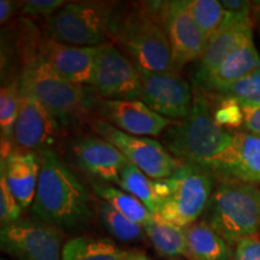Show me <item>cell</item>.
<instances>
[{"instance_id":"8992f818","label":"cell","mask_w":260,"mask_h":260,"mask_svg":"<svg viewBox=\"0 0 260 260\" xmlns=\"http://www.w3.org/2000/svg\"><path fill=\"white\" fill-rule=\"evenodd\" d=\"M115 14L112 3H68L46 19L47 39L76 47L103 46L111 34Z\"/></svg>"},{"instance_id":"cb8c5ba5","label":"cell","mask_w":260,"mask_h":260,"mask_svg":"<svg viewBox=\"0 0 260 260\" xmlns=\"http://www.w3.org/2000/svg\"><path fill=\"white\" fill-rule=\"evenodd\" d=\"M144 230L157 252L167 258L187 255L186 228L165 222L155 216Z\"/></svg>"},{"instance_id":"ffe728a7","label":"cell","mask_w":260,"mask_h":260,"mask_svg":"<svg viewBox=\"0 0 260 260\" xmlns=\"http://www.w3.org/2000/svg\"><path fill=\"white\" fill-rule=\"evenodd\" d=\"M259 69L260 54L253 41H249L229 54L210 74L194 81V84L203 92L217 94Z\"/></svg>"},{"instance_id":"8d00e7d4","label":"cell","mask_w":260,"mask_h":260,"mask_svg":"<svg viewBox=\"0 0 260 260\" xmlns=\"http://www.w3.org/2000/svg\"><path fill=\"white\" fill-rule=\"evenodd\" d=\"M15 5V3L10 2V0H2L0 2V23H2V25L8 23L9 19L14 15Z\"/></svg>"},{"instance_id":"d6a6232c","label":"cell","mask_w":260,"mask_h":260,"mask_svg":"<svg viewBox=\"0 0 260 260\" xmlns=\"http://www.w3.org/2000/svg\"><path fill=\"white\" fill-rule=\"evenodd\" d=\"M65 4L63 0H30L21 3V11L23 15L46 16L48 18Z\"/></svg>"},{"instance_id":"83f0119b","label":"cell","mask_w":260,"mask_h":260,"mask_svg":"<svg viewBox=\"0 0 260 260\" xmlns=\"http://www.w3.org/2000/svg\"><path fill=\"white\" fill-rule=\"evenodd\" d=\"M99 217L104 226L111 235L124 242L140 241L144 239V228L126 218L116 211L106 201L100 200L98 203Z\"/></svg>"},{"instance_id":"f546056e","label":"cell","mask_w":260,"mask_h":260,"mask_svg":"<svg viewBox=\"0 0 260 260\" xmlns=\"http://www.w3.org/2000/svg\"><path fill=\"white\" fill-rule=\"evenodd\" d=\"M216 96L232 98L240 105H260V69L226 87Z\"/></svg>"},{"instance_id":"1f68e13d","label":"cell","mask_w":260,"mask_h":260,"mask_svg":"<svg viewBox=\"0 0 260 260\" xmlns=\"http://www.w3.org/2000/svg\"><path fill=\"white\" fill-rule=\"evenodd\" d=\"M22 207L16 200L6 183L5 176L0 172V220L2 226L10 225L18 222L21 217Z\"/></svg>"},{"instance_id":"7a4b0ae2","label":"cell","mask_w":260,"mask_h":260,"mask_svg":"<svg viewBox=\"0 0 260 260\" xmlns=\"http://www.w3.org/2000/svg\"><path fill=\"white\" fill-rule=\"evenodd\" d=\"M161 9L162 2H145L124 15L115 14L110 37L124 48L139 69L176 73Z\"/></svg>"},{"instance_id":"d4e9b609","label":"cell","mask_w":260,"mask_h":260,"mask_svg":"<svg viewBox=\"0 0 260 260\" xmlns=\"http://www.w3.org/2000/svg\"><path fill=\"white\" fill-rule=\"evenodd\" d=\"M128 254L110 240L76 237L64 245L61 260H126Z\"/></svg>"},{"instance_id":"ba28073f","label":"cell","mask_w":260,"mask_h":260,"mask_svg":"<svg viewBox=\"0 0 260 260\" xmlns=\"http://www.w3.org/2000/svg\"><path fill=\"white\" fill-rule=\"evenodd\" d=\"M94 129L104 140L118 148L129 162L153 180L171 177L181 168L182 162L155 140L126 134L104 119H96Z\"/></svg>"},{"instance_id":"9c48e42d","label":"cell","mask_w":260,"mask_h":260,"mask_svg":"<svg viewBox=\"0 0 260 260\" xmlns=\"http://www.w3.org/2000/svg\"><path fill=\"white\" fill-rule=\"evenodd\" d=\"M64 235L61 230L38 222L18 220L2 226V251L17 260H61Z\"/></svg>"},{"instance_id":"d6986e66","label":"cell","mask_w":260,"mask_h":260,"mask_svg":"<svg viewBox=\"0 0 260 260\" xmlns=\"http://www.w3.org/2000/svg\"><path fill=\"white\" fill-rule=\"evenodd\" d=\"M0 172L5 176L6 183L22 210L31 206L37 195L40 175L39 154L15 149L5 160H2Z\"/></svg>"},{"instance_id":"4316f807","label":"cell","mask_w":260,"mask_h":260,"mask_svg":"<svg viewBox=\"0 0 260 260\" xmlns=\"http://www.w3.org/2000/svg\"><path fill=\"white\" fill-rule=\"evenodd\" d=\"M126 193L135 197L145 205L146 209L153 216H157L159 211V203L155 195L154 180H149L148 176L144 174L132 162H128L121 174V184Z\"/></svg>"},{"instance_id":"7402d4cb","label":"cell","mask_w":260,"mask_h":260,"mask_svg":"<svg viewBox=\"0 0 260 260\" xmlns=\"http://www.w3.org/2000/svg\"><path fill=\"white\" fill-rule=\"evenodd\" d=\"M187 256L191 260H234L232 247L205 220L186 228Z\"/></svg>"},{"instance_id":"f1b7e54d","label":"cell","mask_w":260,"mask_h":260,"mask_svg":"<svg viewBox=\"0 0 260 260\" xmlns=\"http://www.w3.org/2000/svg\"><path fill=\"white\" fill-rule=\"evenodd\" d=\"M189 12L207 41L225 21L226 11L216 0H189Z\"/></svg>"},{"instance_id":"f35d334b","label":"cell","mask_w":260,"mask_h":260,"mask_svg":"<svg viewBox=\"0 0 260 260\" xmlns=\"http://www.w3.org/2000/svg\"><path fill=\"white\" fill-rule=\"evenodd\" d=\"M2 260H6V259H2Z\"/></svg>"},{"instance_id":"7c38bea8","label":"cell","mask_w":260,"mask_h":260,"mask_svg":"<svg viewBox=\"0 0 260 260\" xmlns=\"http://www.w3.org/2000/svg\"><path fill=\"white\" fill-rule=\"evenodd\" d=\"M161 21L171 47L175 71L178 73L188 63L200 59L207 40L191 17L189 2H162Z\"/></svg>"},{"instance_id":"8fae6325","label":"cell","mask_w":260,"mask_h":260,"mask_svg":"<svg viewBox=\"0 0 260 260\" xmlns=\"http://www.w3.org/2000/svg\"><path fill=\"white\" fill-rule=\"evenodd\" d=\"M140 100L165 118L183 119L189 115L194 98L190 87L177 73H152L139 69Z\"/></svg>"},{"instance_id":"4fadbf2b","label":"cell","mask_w":260,"mask_h":260,"mask_svg":"<svg viewBox=\"0 0 260 260\" xmlns=\"http://www.w3.org/2000/svg\"><path fill=\"white\" fill-rule=\"evenodd\" d=\"M61 126L34 95L21 88V106L15 129V146L23 151L40 152L56 145Z\"/></svg>"},{"instance_id":"74e56055","label":"cell","mask_w":260,"mask_h":260,"mask_svg":"<svg viewBox=\"0 0 260 260\" xmlns=\"http://www.w3.org/2000/svg\"><path fill=\"white\" fill-rule=\"evenodd\" d=\"M126 260H149V259L145 254H142V253L132 251V252H129Z\"/></svg>"},{"instance_id":"4dcf8cb0","label":"cell","mask_w":260,"mask_h":260,"mask_svg":"<svg viewBox=\"0 0 260 260\" xmlns=\"http://www.w3.org/2000/svg\"><path fill=\"white\" fill-rule=\"evenodd\" d=\"M218 105L213 111V116L218 125L224 129L235 130L243 125L242 107L232 98L217 96Z\"/></svg>"},{"instance_id":"6da1fadb","label":"cell","mask_w":260,"mask_h":260,"mask_svg":"<svg viewBox=\"0 0 260 260\" xmlns=\"http://www.w3.org/2000/svg\"><path fill=\"white\" fill-rule=\"evenodd\" d=\"M40 175L31 214L59 230L80 229L92 217L90 197L56 152H40Z\"/></svg>"},{"instance_id":"277c9868","label":"cell","mask_w":260,"mask_h":260,"mask_svg":"<svg viewBox=\"0 0 260 260\" xmlns=\"http://www.w3.org/2000/svg\"><path fill=\"white\" fill-rule=\"evenodd\" d=\"M229 245H237L260 230V189L245 182H217L204 219Z\"/></svg>"},{"instance_id":"5b68a950","label":"cell","mask_w":260,"mask_h":260,"mask_svg":"<svg viewBox=\"0 0 260 260\" xmlns=\"http://www.w3.org/2000/svg\"><path fill=\"white\" fill-rule=\"evenodd\" d=\"M21 88L37 98L61 128L83 123L99 99L93 87L68 82L38 59L22 74Z\"/></svg>"},{"instance_id":"52a82bcc","label":"cell","mask_w":260,"mask_h":260,"mask_svg":"<svg viewBox=\"0 0 260 260\" xmlns=\"http://www.w3.org/2000/svg\"><path fill=\"white\" fill-rule=\"evenodd\" d=\"M168 180L170 194L157 217L181 228L189 226L206 211L218 177L212 169L189 162L182 164Z\"/></svg>"},{"instance_id":"3957f363","label":"cell","mask_w":260,"mask_h":260,"mask_svg":"<svg viewBox=\"0 0 260 260\" xmlns=\"http://www.w3.org/2000/svg\"><path fill=\"white\" fill-rule=\"evenodd\" d=\"M235 132L222 128L216 122L210 102L197 94L189 115L172 123L164 142L172 157L182 164H199L212 169L229 151Z\"/></svg>"},{"instance_id":"9a60e30c","label":"cell","mask_w":260,"mask_h":260,"mask_svg":"<svg viewBox=\"0 0 260 260\" xmlns=\"http://www.w3.org/2000/svg\"><path fill=\"white\" fill-rule=\"evenodd\" d=\"M71 153L81 170L102 183L121 184V174L128 159L109 141L93 135L80 136L71 142Z\"/></svg>"},{"instance_id":"5bb4252c","label":"cell","mask_w":260,"mask_h":260,"mask_svg":"<svg viewBox=\"0 0 260 260\" xmlns=\"http://www.w3.org/2000/svg\"><path fill=\"white\" fill-rule=\"evenodd\" d=\"M96 47H76L42 39L38 60L60 79L92 87Z\"/></svg>"},{"instance_id":"ac0fdd59","label":"cell","mask_w":260,"mask_h":260,"mask_svg":"<svg viewBox=\"0 0 260 260\" xmlns=\"http://www.w3.org/2000/svg\"><path fill=\"white\" fill-rule=\"evenodd\" d=\"M219 180L232 178L245 183L260 184V136L235 132L229 151L213 168Z\"/></svg>"},{"instance_id":"603a6c76","label":"cell","mask_w":260,"mask_h":260,"mask_svg":"<svg viewBox=\"0 0 260 260\" xmlns=\"http://www.w3.org/2000/svg\"><path fill=\"white\" fill-rule=\"evenodd\" d=\"M21 106V79L3 83L0 90V129L2 160L15 151V129Z\"/></svg>"},{"instance_id":"e0dca14e","label":"cell","mask_w":260,"mask_h":260,"mask_svg":"<svg viewBox=\"0 0 260 260\" xmlns=\"http://www.w3.org/2000/svg\"><path fill=\"white\" fill-rule=\"evenodd\" d=\"M249 41H253L252 21L249 14H233L226 11L225 21L207 41L194 81L203 79L210 74L229 54Z\"/></svg>"},{"instance_id":"2e32d148","label":"cell","mask_w":260,"mask_h":260,"mask_svg":"<svg viewBox=\"0 0 260 260\" xmlns=\"http://www.w3.org/2000/svg\"><path fill=\"white\" fill-rule=\"evenodd\" d=\"M99 110L104 121L134 136H157L174 123L140 100H104Z\"/></svg>"},{"instance_id":"e575fe53","label":"cell","mask_w":260,"mask_h":260,"mask_svg":"<svg viewBox=\"0 0 260 260\" xmlns=\"http://www.w3.org/2000/svg\"><path fill=\"white\" fill-rule=\"evenodd\" d=\"M243 129L260 136V105H243Z\"/></svg>"},{"instance_id":"836d02e7","label":"cell","mask_w":260,"mask_h":260,"mask_svg":"<svg viewBox=\"0 0 260 260\" xmlns=\"http://www.w3.org/2000/svg\"><path fill=\"white\" fill-rule=\"evenodd\" d=\"M234 260H260V239L246 237L236 245Z\"/></svg>"},{"instance_id":"30bf717a","label":"cell","mask_w":260,"mask_h":260,"mask_svg":"<svg viewBox=\"0 0 260 260\" xmlns=\"http://www.w3.org/2000/svg\"><path fill=\"white\" fill-rule=\"evenodd\" d=\"M92 87L105 100H139L141 95L138 68L110 44L96 47Z\"/></svg>"},{"instance_id":"d590c367","label":"cell","mask_w":260,"mask_h":260,"mask_svg":"<svg viewBox=\"0 0 260 260\" xmlns=\"http://www.w3.org/2000/svg\"><path fill=\"white\" fill-rule=\"evenodd\" d=\"M220 4L225 11L233 12V14H249V9H251L249 3L241 2V0H236V2L224 0V2H220Z\"/></svg>"},{"instance_id":"44dd1931","label":"cell","mask_w":260,"mask_h":260,"mask_svg":"<svg viewBox=\"0 0 260 260\" xmlns=\"http://www.w3.org/2000/svg\"><path fill=\"white\" fill-rule=\"evenodd\" d=\"M42 39L34 24L27 18H22L10 29L3 30L2 35V73L4 76L15 65V58L21 59L23 73L39 56Z\"/></svg>"},{"instance_id":"484cf974","label":"cell","mask_w":260,"mask_h":260,"mask_svg":"<svg viewBox=\"0 0 260 260\" xmlns=\"http://www.w3.org/2000/svg\"><path fill=\"white\" fill-rule=\"evenodd\" d=\"M94 191H95L100 200L106 201L116 211L126 217L142 228L147 225L154 219L153 214L146 209V206L141 201L136 199L135 197L130 195L125 191H122L117 188H113L106 183H94Z\"/></svg>"}]
</instances>
